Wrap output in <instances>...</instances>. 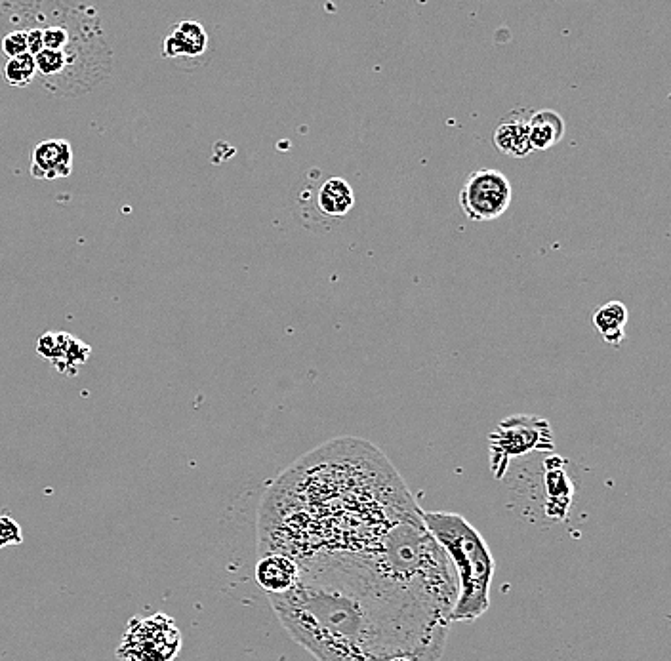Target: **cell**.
Masks as SVG:
<instances>
[{
	"label": "cell",
	"instance_id": "obj_1",
	"mask_svg": "<svg viewBox=\"0 0 671 661\" xmlns=\"http://www.w3.org/2000/svg\"><path fill=\"white\" fill-rule=\"evenodd\" d=\"M296 562V585L269 601L288 633L317 660H439L450 620L387 578L366 551Z\"/></svg>",
	"mask_w": 671,
	"mask_h": 661
},
{
	"label": "cell",
	"instance_id": "obj_2",
	"mask_svg": "<svg viewBox=\"0 0 671 661\" xmlns=\"http://www.w3.org/2000/svg\"><path fill=\"white\" fill-rule=\"evenodd\" d=\"M10 20L42 29L44 50L67 58L65 96H82L105 81L113 56L103 35L100 16L92 6L67 2H16Z\"/></svg>",
	"mask_w": 671,
	"mask_h": 661
},
{
	"label": "cell",
	"instance_id": "obj_3",
	"mask_svg": "<svg viewBox=\"0 0 671 661\" xmlns=\"http://www.w3.org/2000/svg\"><path fill=\"white\" fill-rule=\"evenodd\" d=\"M422 521L458 576V599L450 623L479 620L490 606V583L494 578V559L487 541L456 513H422Z\"/></svg>",
	"mask_w": 671,
	"mask_h": 661
},
{
	"label": "cell",
	"instance_id": "obj_4",
	"mask_svg": "<svg viewBox=\"0 0 671 661\" xmlns=\"http://www.w3.org/2000/svg\"><path fill=\"white\" fill-rule=\"evenodd\" d=\"M182 650V631L163 612L132 618L117 648L119 661H174Z\"/></svg>",
	"mask_w": 671,
	"mask_h": 661
},
{
	"label": "cell",
	"instance_id": "obj_5",
	"mask_svg": "<svg viewBox=\"0 0 671 661\" xmlns=\"http://www.w3.org/2000/svg\"><path fill=\"white\" fill-rule=\"evenodd\" d=\"M490 469L496 479H502L511 458L525 456L534 450H553V433L546 420L538 416L517 414L500 421L488 437Z\"/></svg>",
	"mask_w": 671,
	"mask_h": 661
},
{
	"label": "cell",
	"instance_id": "obj_6",
	"mask_svg": "<svg viewBox=\"0 0 671 661\" xmlns=\"http://www.w3.org/2000/svg\"><path fill=\"white\" fill-rule=\"evenodd\" d=\"M513 189L506 174L494 168L473 170L460 189V208L469 221L498 220L508 212Z\"/></svg>",
	"mask_w": 671,
	"mask_h": 661
},
{
	"label": "cell",
	"instance_id": "obj_7",
	"mask_svg": "<svg viewBox=\"0 0 671 661\" xmlns=\"http://www.w3.org/2000/svg\"><path fill=\"white\" fill-rule=\"evenodd\" d=\"M73 172V147L67 140L41 141L31 153V176L39 181L69 178Z\"/></svg>",
	"mask_w": 671,
	"mask_h": 661
},
{
	"label": "cell",
	"instance_id": "obj_8",
	"mask_svg": "<svg viewBox=\"0 0 671 661\" xmlns=\"http://www.w3.org/2000/svg\"><path fill=\"white\" fill-rule=\"evenodd\" d=\"M208 50V33L199 21L176 23L164 39L163 58L166 60H199Z\"/></svg>",
	"mask_w": 671,
	"mask_h": 661
},
{
	"label": "cell",
	"instance_id": "obj_9",
	"mask_svg": "<svg viewBox=\"0 0 671 661\" xmlns=\"http://www.w3.org/2000/svg\"><path fill=\"white\" fill-rule=\"evenodd\" d=\"M532 111L515 109L498 122L492 141L496 149L513 159H525L532 153L530 147L529 119Z\"/></svg>",
	"mask_w": 671,
	"mask_h": 661
},
{
	"label": "cell",
	"instance_id": "obj_10",
	"mask_svg": "<svg viewBox=\"0 0 671 661\" xmlns=\"http://www.w3.org/2000/svg\"><path fill=\"white\" fill-rule=\"evenodd\" d=\"M300 576L298 562L283 553H265L256 566V580L269 597L288 593Z\"/></svg>",
	"mask_w": 671,
	"mask_h": 661
},
{
	"label": "cell",
	"instance_id": "obj_11",
	"mask_svg": "<svg viewBox=\"0 0 671 661\" xmlns=\"http://www.w3.org/2000/svg\"><path fill=\"white\" fill-rule=\"evenodd\" d=\"M529 132L532 151H548L565 138V119L553 109L532 111Z\"/></svg>",
	"mask_w": 671,
	"mask_h": 661
},
{
	"label": "cell",
	"instance_id": "obj_12",
	"mask_svg": "<svg viewBox=\"0 0 671 661\" xmlns=\"http://www.w3.org/2000/svg\"><path fill=\"white\" fill-rule=\"evenodd\" d=\"M315 201L328 218H346L355 206V193L344 178H328L321 183Z\"/></svg>",
	"mask_w": 671,
	"mask_h": 661
},
{
	"label": "cell",
	"instance_id": "obj_13",
	"mask_svg": "<svg viewBox=\"0 0 671 661\" xmlns=\"http://www.w3.org/2000/svg\"><path fill=\"white\" fill-rule=\"evenodd\" d=\"M628 319H630V313L622 301H609L595 311L593 326L603 336V340L609 345L618 347L626 338Z\"/></svg>",
	"mask_w": 671,
	"mask_h": 661
},
{
	"label": "cell",
	"instance_id": "obj_14",
	"mask_svg": "<svg viewBox=\"0 0 671 661\" xmlns=\"http://www.w3.org/2000/svg\"><path fill=\"white\" fill-rule=\"evenodd\" d=\"M2 77L10 86L27 88L37 81V63L31 54L8 60L2 67Z\"/></svg>",
	"mask_w": 671,
	"mask_h": 661
},
{
	"label": "cell",
	"instance_id": "obj_15",
	"mask_svg": "<svg viewBox=\"0 0 671 661\" xmlns=\"http://www.w3.org/2000/svg\"><path fill=\"white\" fill-rule=\"evenodd\" d=\"M0 50L2 54L8 58V60H14V58H20V56H25L29 54V44H27V35L23 29H12L8 31L2 41H0Z\"/></svg>",
	"mask_w": 671,
	"mask_h": 661
},
{
	"label": "cell",
	"instance_id": "obj_16",
	"mask_svg": "<svg viewBox=\"0 0 671 661\" xmlns=\"http://www.w3.org/2000/svg\"><path fill=\"white\" fill-rule=\"evenodd\" d=\"M21 541H23V532H21L20 524L12 517L2 515L0 517V549L20 545Z\"/></svg>",
	"mask_w": 671,
	"mask_h": 661
}]
</instances>
